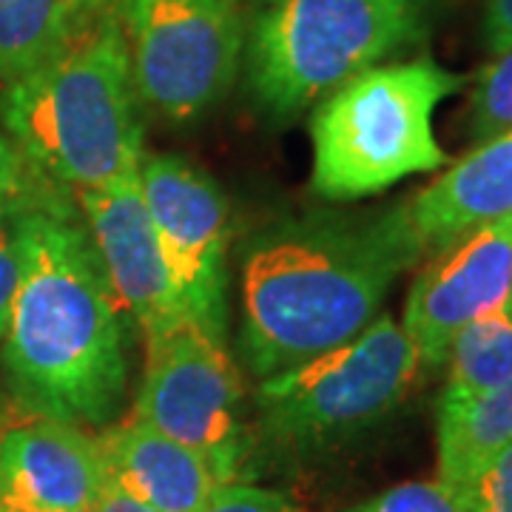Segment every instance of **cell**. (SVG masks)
<instances>
[{
  "label": "cell",
  "mask_w": 512,
  "mask_h": 512,
  "mask_svg": "<svg viewBox=\"0 0 512 512\" xmlns=\"http://www.w3.org/2000/svg\"><path fill=\"white\" fill-rule=\"evenodd\" d=\"M92 512H157L151 510L148 504L143 501H137V498H131L126 490H120L114 481H106V487H103V493L97 498V504H94Z\"/></svg>",
  "instance_id": "obj_25"
},
{
  "label": "cell",
  "mask_w": 512,
  "mask_h": 512,
  "mask_svg": "<svg viewBox=\"0 0 512 512\" xmlns=\"http://www.w3.org/2000/svg\"><path fill=\"white\" fill-rule=\"evenodd\" d=\"M421 256L404 205L367 225L302 222L262 237L242 268V356L259 379L359 336Z\"/></svg>",
  "instance_id": "obj_2"
},
{
  "label": "cell",
  "mask_w": 512,
  "mask_h": 512,
  "mask_svg": "<svg viewBox=\"0 0 512 512\" xmlns=\"http://www.w3.org/2000/svg\"><path fill=\"white\" fill-rule=\"evenodd\" d=\"M450 379L441 399H467L512 376V296L481 313L458 333L450 348Z\"/></svg>",
  "instance_id": "obj_17"
},
{
  "label": "cell",
  "mask_w": 512,
  "mask_h": 512,
  "mask_svg": "<svg viewBox=\"0 0 512 512\" xmlns=\"http://www.w3.org/2000/svg\"><path fill=\"white\" fill-rule=\"evenodd\" d=\"M464 512H512V441L458 487Z\"/></svg>",
  "instance_id": "obj_20"
},
{
  "label": "cell",
  "mask_w": 512,
  "mask_h": 512,
  "mask_svg": "<svg viewBox=\"0 0 512 512\" xmlns=\"http://www.w3.org/2000/svg\"><path fill=\"white\" fill-rule=\"evenodd\" d=\"M134 89L174 120L211 109L237 77L245 23L239 0H128Z\"/></svg>",
  "instance_id": "obj_8"
},
{
  "label": "cell",
  "mask_w": 512,
  "mask_h": 512,
  "mask_svg": "<svg viewBox=\"0 0 512 512\" xmlns=\"http://www.w3.org/2000/svg\"><path fill=\"white\" fill-rule=\"evenodd\" d=\"M97 450L109 481L157 512H202L220 487L197 450L134 416L106 430Z\"/></svg>",
  "instance_id": "obj_14"
},
{
  "label": "cell",
  "mask_w": 512,
  "mask_h": 512,
  "mask_svg": "<svg viewBox=\"0 0 512 512\" xmlns=\"http://www.w3.org/2000/svg\"><path fill=\"white\" fill-rule=\"evenodd\" d=\"M26 200V160L18 146L0 134V222H6Z\"/></svg>",
  "instance_id": "obj_23"
},
{
  "label": "cell",
  "mask_w": 512,
  "mask_h": 512,
  "mask_svg": "<svg viewBox=\"0 0 512 512\" xmlns=\"http://www.w3.org/2000/svg\"><path fill=\"white\" fill-rule=\"evenodd\" d=\"M419 365L402 325L382 313L345 345L262 379V427L296 450L348 439L402 402Z\"/></svg>",
  "instance_id": "obj_6"
},
{
  "label": "cell",
  "mask_w": 512,
  "mask_h": 512,
  "mask_svg": "<svg viewBox=\"0 0 512 512\" xmlns=\"http://www.w3.org/2000/svg\"><path fill=\"white\" fill-rule=\"evenodd\" d=\"M89 0H0V80L15 83L63 52Z\"/></svg>",
  "instance_id": "obj_16"
},
{
  "label": "cell",
  "mask_w": 512,
  "mask_h": 512,
  "mask_svg": "<svg viewBox=\"0 0 512 512\" xmlns=\"http://www.w3.org/2000/svg\"><path fill=\"white\" fill-rule=\"evenodd\" d=\"M140 185L177 311L225 336L228 202L220 185L174 154H143Z\"/></svg>",
  "instance_id": "obj_9"
},
{
  "label": "cell",
  "mask_w": 512,
  "mask_h": 512,
  "mask_svg": "<svg viewBox=\"0 0 512 512\" xmlns=\"http://www.w3.org/2000/svg\"><path fill=\"white\" fill-rule=\"evenodd\" d=\"M97 439L29 402L0 404V501L92 512L106 487Z\"/></svg>",
  "instance_id": "obj_11"
},
{
  "label": "cell",
  "mask_w": 512,
  "mask_h": 512,
  "mask_svg": "<svg viewBox=\"0 0 512 512\" xmlns=\"http://www.w3.org/2000/svg\"><path fill=\"white\" fill-rule=\"evenodd\" d=\"M427 0H259L245 37L256 100L291 117L424 35Z\"/></svg>",
  "instance_id": "obj_5"
},
{
  "label": "cell",
  "mask_w": 512,
  "mask_h": 512,
  "mask_svg": "<svg viewBox=\"0 0 512 512\" xmlns=\"http://www.w3.org/2000/svg\"><path fill=\"white\" fill-rule=\"evenodd\" d=\"M404 217L421 254H439L456 239L512 217V128L478 143L416 200Z\"/></svg>",
  "instance_id": "obj_13"
},
{
  "label": "cell",
  "mask_w": 512,
  "mask_h": 512,
  "mask_svg": "<svg viewBox=\"0 0 512 512\" xmlns=\"http://www.w3.org/2000/svg\"><path fill=\"white\" fill-rule=\"evenodd\" d=\"M0 512H69V510H40L29 504H12V501H0Z\"/></svg>",
  "instance_id": "obj_26"
},
{
  "label": "cell",
  "mask_w": 512,
  "mask_h": 512,
  "mask_svg": "<svg viewBox=\"0 0 512 512\" xmlns=\"http://www.w3.org/2000/svg\"><path fill=\"white\" fill-rule=\"evenodd\" d=\"M464 77L430 57L370 66L328 94L311 123L313 177L325 200L379 194L447 163L433 137V111Z\"/></svg>",
  "instance_id": "obj_4"
},
{
  "label": "cell",
  "mask_w": 512,
  "mask_h": 512,
  "mask_svg": "<svg viewBox=\"0 0 512 512\" xmlns=\"http://www.w3.org/2000/svg\"><path fill=\"white\" fill-rule=\"evenodd\" d=\"M134 103L126 32L103 20L12 83L3 123L26 165L86 191L140 171L143 131Z\"/></svg>",
  "instance_id": "obj_3"
},
{
  "label": "cell",
  "mask_w": 512,
  "mask_h": 512,
  "mask_svg": "<svg viewBox=\"0 0 512 512\" xmlns=\"http://www.w3.org/2000/svg\"><path fill=\"white\" fill-rule=\"evenodd\" d=\"M12 222L20 279L6 367L20 399L74 424L109 421L126 390V325L86 222L63 202L26 200Z\"/></svg>",
  "instance_id": "obj_1"
},
{
  "label": "cell",
  "mask_w": 512,
  "mask_h": 512,
  "mask_svg": "<svg viewBox=\"0 0 512 512\" xmlns=\"http://www.w3.org/2000/svg\"><path fill=\"white\" fill-rule=\"evenodd\" d=\"M512 441V376L467 399L439 402V478L464 487Z\"/></svg>",
  "instance_id": "obj_15"
},
{
  "label": "cell",
  "mask_w": 512,
  "mask_h": 512,
  "mask_svg": "<svg viewBox=\"0 0 512 512\" xmlns=\"http://www.w3.org/2000/svg\"><path fill=\"white\" fill-rule=\"evenodd\" d=\"M202 512H305L288 495L251 484H220Z\"/></svg>",
  "instance_id": "obj_21"
},
{
  "label": "cell",
  "mask_w": 512,
  "mask_h": 512,
  "mask_svg": "<svg viewBox=\"0 0 512 512\" xmlns=\"http://www.w3.org/2000/svg\"><path fill=\"white\" fill-rule=\"evenodd\" d=\"M484 37L490 52H504L512 46V0H487Z\"/></svg>",
  "instance_id": "obj_24"
},
{
  "label": "cell",
  "mask_w": 512,
  "mask_h": 512,
  "mask_svg": "<svg viewBox=\"0 0 512 512\" xmlns=\"http://www.w3.org/2000/svg\"><path fill=\"white\" fill-rule=\"evenodd\" d=\"M512 296V217L441 248L421 268L404 302L402 330L421 365L447 362L453 339Z\"/></svg>",
  "instance_id": "obj_10"
},
{
  "label": "cell",
  "mask_w": 512,
  "mask_h": 512,
  "mask_svg": "<svg viewBox=\"0 0 512 512\" xmlns=\"http://www.w3.org/2000/svg\"><path fill=\"white\" fill-rule=\"evenodd\" d=\"M512 128V46L476 74L470 94V134L487 143Z\"/></svg>",
  "instance_id": "obj_18"
},
{
  "label": "cell",
  "mask_w": 512,
  "mask_h": 512,
  "mask_svg": "<svg viewBox=\"0 0 512 512\" xmlns=\"http://www.w3.org/2000/svg\"><path fill=\"white\" fill-rule=\"evenodd\" d=\"M131 416L197 450L220 484L239 476L251 447L245 393L225 336L191 316L146 336V373Z\"/></svg>",
  "instance_id": "obj_7"
},
{
  "label": "cell",
  "mask_w": 512,
  "mask_h": 512,
  "mask_svg": "<svg viewBox=\"0 0 512 512\" xmlns=\"http://www.w3.org/2000/svg\"><path fill=\"white\" fill-rule=\"evenodd\" d=\"M77 194L86 231L120 308L134 316L143 336H154L174 325L183 313L174 305L157 234L148 217L140 171Z\"/></svg>",
  "instance_id": "obj_12"
},
{
  "label": "cell",
  "mask_w": 512,
  "mask_h": 512,
  "mask_svg": "<svg viewBox=\"0 0 512 512\" xmlns=\"http://www.w3.org/2000/svg\"><path fill=\"white\" fill-rule=\"evenodd\" d=\"M348 512H464V498L447 481H407Z\"/></svg>",
  "instance_id": "obj_19"
},
{
  "label": "cell",
  "mask_w": 512,
  "mask_h": 512,
  "mask_svg": "<svg viewBox=\"0 0 512 512\" xmlns=\"http://www.w3.org/2000/svg\"><path fill=\"white\" fill-rule=\"evenodd\" d=\"M20 279V248L12 217L0 222V339L6 336L12 322V305Z\"/></svg>",
  "instance_id": "obj_22"
}]
</instances>
